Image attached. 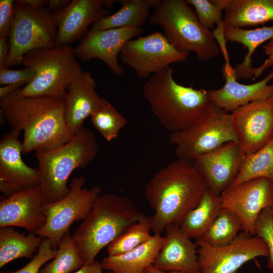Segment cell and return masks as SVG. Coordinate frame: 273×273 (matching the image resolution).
Wrapping results in <instances>:
<instances>
[{"label":"cell","mask_w":273,"mask_h":273,"mask_svg":"<svg viewBox=\"0 0 273 273\" xmlns=\"http://www.w3.org/2000/svg\"><path fill=\"white\" fill-rule=\"evenodd\" d=\"M273 21V0H232L223 18L222 28H242Z\"/></svg>","instance_id":"484cf974"},{"label":"cell","mask_w":273,"mask_h":273,"mask_svg":"<svg viewBox=\"0 0 273 273\" xmlns=\"http://www.w3.org/2000/svg\"><path fill=\"white\" fill-rule=\"evenodd\" d=\"M259 177L267 178L273 181V136L261 148L253 153L246 155L232 186Z\"/></svg>","instance_id":"f1b7e54d"},{"label":"cell","mask_w":273,"mask_h":273,"mask_svg":"<svg viewBox=\"0 0 273 273\" xmlns=\"http://www.w3.org/2000/svg\"><path fill=\"white\" fill-rule=\"evenodd\" d=\"M150 231L149 217L146 216L107 246L108 255H120L138 247L151 238Z\"/></svg>","instance_id":"d6a6232c"},{"label":"cell","mask_w":273,"mask_h":273,"mask_svg":"<svg viewBox=\"0 0 273 273\" xmlns=\"http://www.w3.org/2000/svg\"><path fill=\"white\" fill-rule=\"evenodd\" d=\"M45 204L40 185L1 197L0 228L17 226L35 233L46 223Z\"/></svg>","instance_id":"e0dca14e"},{"label":"cell","mask_w":273,"mask_h":273,"mask_svg":"<svg viewBox=\"0 0 273 273\" xmlns=\"http://www.w3.org/2000/svg\"><path fill=\"white\" fill-rule=\"evenodd\" d=\"M222 33L225 40L241 43L247 48L243 61L233 69L236 78L250 79L253 76L252 56L256 48L273 38V26L252 29L225 27Z\"/></svg>","instance_id":"cb8c5ba5"},{"label":"cell","mask_w":273,"mask_h":273,"mask_svg":"<svg viewBox=\"0 0 273 273\" xmlns=\"http://www.w3.org/2000/svg\"><path fill=\"white\" fill-rule=\"evenodd\" d=\"M169 141L175 146L177 158L190 162L225 143L238 142L231 113L212 103L190 126L171 132Z\"/></svg>","instance_id":"ba28073f"},{"label":"cell","mask_w":273,"mask_h":273,"mask_svg":"<svg viewBox=\"0 0 273 273\" xmlns=\"http://www.w3.org/2000/svg\"><path fill=\"white\" fill-rule=\"evenodd\" d=\"M144 32L142 27L91 29L73 49L74 52L82 62L98 58L103 61L115 74L120 75L124 70L118 61L119 55L128 41Z\"/></svg>","instance_id":"5bb4252c"},{"label":"cell","mask_w":273,"mask_h":273,"mask_svg":"<svg viewBox=\"0 0 273 273\" xmlns=\"http://www.w3.org/2000/svg\"><path fill=\"white\" fill-rule=\"evenodd\" d=\"M43 238L33 233L25 235L12 226L0 229V268L21 257L32 259Z\"/></svg>","instance_id":"83f0119b"},{"label":"cell","mask_w":273,"mask_h":273,"mask_svg":"<svg viewBox=\"0 0 273 273\" xmlns=\"http://www.w3.org/2000/svg\"><path fill=\"white\" fill-rule=\"evenodd\" d=\"M192 6L200 22L210 30L215 25L222 26V11L213 5L210 0H187Z\"/></svg>","instance_id":"e575fe53"},{"label":"cell","mask_w":273,"mask_h":273,"mask_svg":"<svg viewBox=\"0 0 273 273\" xmlns=\"http://www.w3.org/2000/svg\"><path fill=\"white\" fill-rule=\"evenodd\" d=\"M15 1H0V38L9 37L14 20Z\"/></svg>","instance_id":"74e56055"},{"label":"cell","mask_w":273,"mask_h":273,"mask_svg":"<svg viewBox=\"0 0 273 273\" xmlns=\"http://www.w3.org/2000/svg\"><path fill=\"white\" fill-rule=\"evenodd\" d=\"M98 152L94 133L83 127L60 147L35 152L45 204L65 197L70 191L67 183L71 173L76 169L86 167Z\"/></svg>","instance_id":"5b68a950"},{"label":"cell","mask_w":273,"mask_h":273,"mask_svg":"<svg viewBox=\"0 0 273 273\" xmlns=\"http://www.w3.org/2000/svg\"><path fill=\"white\" fill-rule=\"evenodd\" d=\"M121 8L92 25V29L124 27L142 28L148 19L150 10L156 8L161 0H120Z\"/></svg>","instance_id":"d4e9b609"},{"label":"cell","mask_w":273,"mask_h":273,"mask_svg":"<svg viewBox=\"0 0 273 273\" xmlns=\"http://www.w3.org/2000/svg\"><path fill=\"white\" fill-rule=\"evenodd\" d=\"M101 263L95 260L94 262L84 264L79 269L72 273H103Z\"/></svg>","instance_id":"60d3db41"},{"label":"cell","mask_w":273,"mask_h":273,"mask_svg":"<svg viewBox=\"0 0 273 273\" xmlns=\"http://www.w3.org/2000/svg\"><path fill=\"white\" fill-rule=\"evenodd\" d=\"M85 182L84 176L73 177L69 185V193L65 197L43 206L47 222L43 228L34 234L42 238L50 239L55 249H58L71 225L75 221H82L86 218L100 195V187L83 188Z\"/></svg>","instance_id":"30bf717a"},{"label":"cell","mask_w":273,"mask_h":273,"mask_svg":"<svg viewBox=\"0 0 273 273\" xmlns=\"http://www.w3.org/2000/svg\"><path fill=\"white\" fill-rule=\"evenodd\" d=\"M168 66L148 79L142 88L152 112L167 129L174 132L194 122L211 103L208 90L177 83Z\"/></svg>","instance_id":"277c9868"},{"label":"cell","mask_w":273,"mask_h":273,"mask_svg":"<svg viewBox=\"0 0 273 273\" xmlns=\"http://www.w3.org/2000/svg\"><path fill=\"white\" fill-rule=\"evenodd\" d=\"M221 208L220 195L207 188L198 204L187 213L179 226L189 238L197 240L206 232Z\"/></svg>","instance_id":"4316f807"},{"label":"cell","mask_w":273,"mask_h":273,"mask_svg":"<svg viewBox=\"0 0 273 273\" xmlns=\"http://www.w3.org/2000/svg\"><path fill=\"white\" fill-rule=\"evenodd\" d=\"M84 265L69 231L65 233L53 260L39 273H72Z\"/></svg>","instance_id":"1f68e13d"},{"label":"cell","mask_w":273,"mask_h":273,"mask_svg":"<svg viewBox=\"0 0 273 273\" xmlns=\"http://www.w3.org/2000/svg\"><path fill=\"white\" fill-rule=\"evenodd\" d=\"M225 82L218 89L208 90L210 102L226 112L250 103L269 100L273 95V84L269 82L273 79V68L260 81L251 84H243L237 81L233 69L226 63L223 69Z\"/></svg>","instance_id":"ac0fdd59"},{"label":"cell","mask_w":273,"mask_h":273,"mask_svg":"<svg viewBox=\"0 0 273 273\" xmlns=\"http://www.w3.org/2000/svg\"><path fill=\"white\" fill-rule=\"evenodd\" d=\"M145 216L127 197L100 194L72 234L84 264L94 262L103 248Z\"/></svg>","instance_id":"3957f363"},{"label":"cell","mask_w":273,"mask_h":273,"mask_svg":"<svg viewBox=\"0 0 273 273\" xmlns=\"http://www.w3.org/2000/svg\"><path fill=\"white\" fill-rule=\"evenodd\" d=\"M246 155L238 141H231L196 157L192 163L207 189L220 195L233 185Z\"/></svg>","instance_id":"9a60e30c"},{"label":"cell","mask_w":273,"mask_h":273,"mask_svg":"<svg viewBox=\"0 0 273 273\" xmlns=\"http://www.w3.org/2000/svg\"><path fill=\"white\" fill-rule=\"evenodd\" d=\"M17 1L23 5L34 9H42L47 5V0H17Z\"/></svg>","instance_id":"7bdbcfd3"},{"label":"cell","mask_w":273,"mask_h":273,"mask_svg":"<svg viewBox=\"0 0 273 273\" xmlns=\"http://www.w3.org/2000/svg\"><path fill=\"white\" fill-rule=\"evenodd\" d=\"M57 251L58 249L53 247L50 239L43 238L37 252L26 265L17 270L5 273H39L41 266L55 257Z\"/></svg>","instance_id":"d590c367"},{"label":"cell","mask_w":273,"mask_h":273,"mask_svg":"<svg viewBox=\"0 0 273 273\" xmlns=\"http://www.w3.org/2000/svg\"><path fill=\"white\" fill-rule=\"evenodd\" d=\"M20 132L12 128L0 141V180L17 192L39 185L40 181L38 168L27 165L22 159Z\"/></svg>","instance_id":"44dd1931"},{"label":"cell","mask_w":273,"mask_h":273,"mask_svg":"<svg viewBox=\"0 0 273 273\" xmlns=\"http://www.w3.org/2000/svg\"><path fill=\"white\" fill-rule=\"evenodd\" d=\"M240 231H242V226L238 218L229 210L222 208L206 232L198 239L214 246H222L232 241Z\"/></svg>","instance_id":"f546056e"},{"label":"cell","mask_w":273,"mask_h":273,"mask_svg":"<svg viewBox=\"0 0 273 273\" xmlns=\"http://www.w3.org/2000/svg\"><path fill=\"white\" fill-rule=\"evenodd\" d=\"M164 239L161 234H154L148 241L128 252L108 255L101 262L102 267L112 273H144L154 264Z\"/></svg>","instance_id":"603a6c76"},{"label":"cell","mask_w":273,"mask_h":273,"mask_svg":"<svg viewBox=\"0 0 273 273\" xmlns=\"http://www.w3.org/2000/svg\"><path fill=\"white\" fill-rule=\"evenodd\" d=\"M57 37L54 13L47 8L34 9L15 1L14 20L9 36L10 52L4 68L22 64L23 56L29 52L55 47Z\"/></svg>","instance_id":"9c48e42d"},{"label":"cell","mask_w":273,"mask_h":273,"mask_svg":"<svg viewBox=\"0 0 273 273\" xmlns=\"http://www.w3.org/2000/svg\"><path fill=\"white\" fill-rule=\"evenodd\" d=\"M90 119L95 128L108 142L116 139L127 122L125 117L104 98L101 104L90 115Z\"/></svg>","instance_id":"4dcf8cb0"},{"label":"cell","mask_w":273,"mask_h":273,"mask_svg":"<svg viewBox=\"0 0 273 273\" xmlns=\"http://www.w3.org/2000/svg\"><path fill=\"white\" fill-rule=\"evenodd\" d=\"M107 273H112V272L110 271H108Z\"/></svg>","instance_id":"f907efd6"},{"label":"cell","mask_w":273,"mask_h":273,"mask_svg":"<svg viewBox=\"0 0 273 273\" xmlns=\"http://www.w3.org/2000/svg\"><path fill=\"white\" fill-rule=\"evenodd\" d=\"M22 64L35 71L31 82L17 90L24 97L63 99L69 85L82 71L70 46L32 51L23 56Z\"/></svg>","instance_id":"52a82bcc"},{"label":"cell","mask_w":273,"mask_h":273,"mask_svg":"<svg viewBox=\"0 0 273 273\" xmlns=\"http://www.w3.org/2000/svg\"><path fill=\"white\" fill-rule=\"evenodd\" d=\"M210 1L221 11H226L231 6L232 0H210Z\"/></svg>","instance_id":"f6af8a7d"},{"label":"cell","mask_w":273,"mask_h":273,"mask_svg":"<svg viewBox=\"0 0 273 273\" xmlns=\"http://www.w3.org/2000/svg\"><path fill=\"white\" fill-rule=\"evenodd\" d=\"M196 244L200 273H238L248 261L268 255L262 239L243 231L224 245L214 246L200 239Z\"/></svg>","instance_id":"8fae6325"},{"label":"cell","mask_w":273,"mask_h":273,"mask_svg":"<svg viewBox=\"0 0 273 273\" xmlns=\"http://www.w3.org/2000/svg\"><path fill=\"white\" fill-rule=\"evenodd\" d=\"M144 273H187L180 271H162L156 268L153 265H151L146 268Z\"/></svg>","instance_id":"bcb514c9"},{"label":"cell","mask_w":273,"mask_h":273,"mask_svg":"<svg viewBox=\"0 0 273 273\" xmlns=\"http://www.w3.org/2000/svg\"><path fill=\"white\" fill-rule=\"evenodd\" d=\"M267 246L268 255L267 266L273 271V214L271 208L263 209L258 215L255 224V234Z\"/></svg>","instance_id":"836d02e7"},{"label":"cell","mask_w":273,"mask_h":273,"mask_svg":"<svg viewBox=\"0 0 273 273\" xmlns=\"http://www.w3.org/2000/svg\"><path fill=\"white\" fill-rule=\"evenodd\" d=\"M271 211H272V213L273 214V207L271 208Z\"/></svg>","instance_id":"681fc988"},{"label":"cell","mask_w":273,"mask_h":273,"mask_svg":"<svg viewBox=\"0 0 273 273\" xmlns=\"http://www.w3.org/2000/svg\"><path fill=\"white\" fill-rule=\"evenodd\" d=\"M207 188L192 162L177 159L158 170L147 184L145 195L154 214L151 231L161 234L169 225H180Z\"/></svg>","instance_id":"7a4b0ae2"},{"label":"cell","mask_w":273,"mask_h":273,"mask_svg":"<svg viewBox=\"0 0 273 273\" xmlns=\"http://www.w3.org/2000/svg\"><path fill=\"white\" fill-rule=\"evenodd\" d=\"M270 99V101H271L272 104H273V95L272 96V97Z\"/></svg>","instance_id":"c3c4849f"},{"label":"cell","mask_w":273,"mask_h":273,"mask_svg":"<svg viewBox=\"0 0 273 273\" xmlns=\"http://www.w3.org/2000/svg\"><path fill=\"white\" fill-rule=\"evenodd\" d=\"M70 2L69 0H50L47 4V8L55 14L65 8Z\"/></svg>","instance_id":"b9f144b4"},{"label":"cell","mask_w":273,"mask_h":273,"mask_svg":"<svg viewBox=\"0 0 273 273\" xmlns=\"http://www.w3.org/2000/svg\"><path fill=\"white\" fill-rule=\"evenodd\" d=\"M0 190L4 197L6 198L9 197L17 192L8 183L1 180H0Z\"/></svg>","instance_id":"ee69618b"},{"label":"cell","mask_w":273,"mask_h":273,"mask_svg":"<svg viewBox=\"0 0 273 273\" xmlns=\"http://www.w3.org/2000/svg\"><path fill=\"white\" fill-rule=\"evenodd\" d=\"M96 82L89 71H83L69 85L63 99L65 118L73 135L83 128L85 119L101 104L103 98L96 90Z\"/></svg>","instance_id":"ffe728a7"},{"label":"cell","mask_w":273,"mask_h":273,"mask_svg":"<svg viewBox=\"0 0 273 273\" xmlns=\"http://www.w3.org/2000/svg\"><path fill=\"white\" fill-rule=\"evenodd\" d=\"M165 231L164 243L153 265L162 271L200 273L196 244L179 225H169Z\"/></svg>","instance_id":"7402d4cb"},{"label":"cell","mask_w":273,"mask_h":273,"mask_svg":"<svg viewBox=\"0 0 273 273\" xmlns=\"http://www.w3.org/2000/svg\"><path fill=\"white\" fill-rule=\"evenodd\" d=\"M109 15L103 0H72L62 11L55 13L57 27L56 46H69L81 39L90 25Z\"/></svg>","instance_id":"d6986e66"},{"label":"cell","mask_w":273,"mask_h":273,"mask_svg":"<svg viewBox=\"0 0 273 273\" xmlns=\"http://www.w3.org/2000/svg\"><path fill=\"white\" fill-rule=\"evenodd\" d=\"M220 197L221 208L238 218L242 231L254 236L258 215L273 207V181L265 177L247 180L231 186Z\"/></svg>","instance_id":"4fadbf2b"},{"label":"cell","mask_w":273,"mask_h":273,"mask_svg":"<svg viewBox=\"0 0 273 273\" xmlns=\"http://www.w3.org/2000/svg\"><path fill=\"white\" fill-rule=\"evenodd\" d=\"M10 52L9 37L0 38V69L5 68L9 57Z\"/></svg>","instance_id":"ab89813d"},{"label":"cell","mask_w":273,"mask_h":273,"mask_svg":"<svg viewBox=\"0 0 273 273\" xmlns=\"http://www.w3.org/2000/svg\"><path fill=\"white\" fill-rule=\"evenodd\" d=\"M238 142L246 154L253 153L273 136V104L270 99L250 103L231 113Z\"/></svg>","instance_id":"2e32d148"},{"label":"cell","mask_w":273,"mask_h":273,"mask_svg":"<svg viewBox=\"0 0 273 273\" xmlns=\"http://www.w3.org/2000/svg\"><path fill=\"white\" fill-rule=\"evenodd\" d=\"M116 2V1H112V0H103V5L104 7L106 8H110L111 7L113 6V4Z\"/></svg>","instance_id":"7dc6e473"},{"label":"cell","mask_w":273,"mask_h":273,"mask_svg":"<svg viewBox=\"0 0 273 273\" xmlns=\"http://www.w3.org/2000/svg\"><path fill=\"white\" fill-rule=\"evenodd\" d=\"M35 75L33 69L25 67L20 69H12L6 68L0 69V84L4 86L9 84H18L21 86L26 85L31 82Z\"/></svg>","instance_id":"8d00e7d4"},{"label":"cell","mask_w":273,"mask_h":273,"mask_svg":"<svg viewBox=\"0 0 273 273\" xmlns=\"http://www.w3.org/2000/svg\"><path fill=\"white\" fill-rule=\"evenodd\" d=\"M149 23L159 26L177 50L195 52L200 61L210 60L220 53L215 34L200 22L186 1L161 0L150 17Z\"/></svg>","instance_id":"8992f818"},{"label":"cell","mask_w":273,"mask_h":273,"mask_svg":"<svg viewBox=\"0 0 273 273\" xmlns=\"http://www.w3.org/2000/svg\"><path fill=\"white\" fill-rule=\"evenodd\" d=\"M264 49L268 57L261 65L254 68L253 76L256 78L259 77L266 69L273 66V38L264 46Z\"/></svg>","instance_id":"f35d334b"},{"label":"cell","mask_w":273,"mask_h":273,"mask_svg":"<svg viewBox=\"0 0 273 273\" xmlns=\"http://www.w3.org/2000/svg\"><path fill=\"white\" fill-rule=\"evenodd\" d=\"M189 55L177 50L163 33L157 31L128 41L120 57L139 78L146 79L172 63L185 61Z\"/></svg>","instance_id":"7c38bea8"},{"label":"cell","mask_w":273,"mask_h":273,"mask_svg":"<svg viewBox=\"0 0 273 273\" xmlns=\"http://www.w3.org/2000/svg\"><path fill=\"white\" fill-rule=\"evenodd\" d=\"M0 113L12 128L23 131V154L57 148L73 136L66 122L63 99L24 97L17 90L0 98Z\"/></svg>","instance_id":"6da1fadb"}]
</instances>
